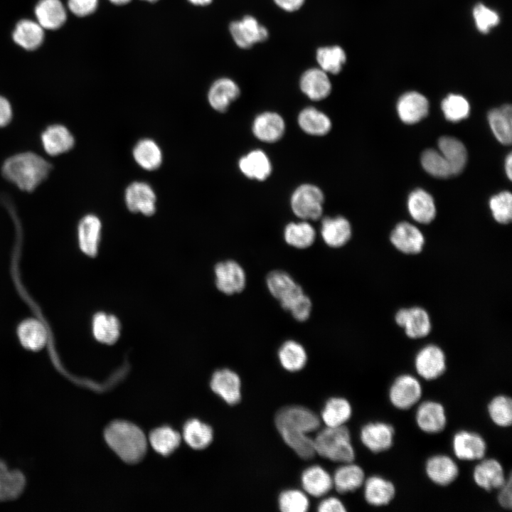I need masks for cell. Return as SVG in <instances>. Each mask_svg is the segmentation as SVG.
I'll list each match as a JSON object with an SVG mask.
<instances>
[{
    "label": "cell",
    "mask_w": 512,
    "mask_h": 512,
    "mask_svg": "<svg viewBox=\"0 0 512 512\" xmlns=\"http://www.w3.org/2000/svg\"><path fill=\"white\" fill-rule=\"evenodd\" d=\"M421 163L424 169L433 176L447 178L453 175L449 163L440 151L425 150L422 154Z\"/></svg>",
    "instance_id": "c3c4849f"
},
{
    "label": "cell",
    "mask_w": 512,
    "mask_h": 512,
    "mask_svg": "<svg viewBox=\"0 0 512 512\" xmlns=\"http://www.w3.org/2000/svg\"><path fill=\"white\" fill-rule=\"evenodd\" d=\"M498 494V502L505 509H511L512 506V481L509 474L506 482L500 487Z\"/></svg>",
    "instance_id": "9f6ffc18"
},
{
    "label": "cell",
    "mask_w": 512,
    "mask_h": 512,
    "mask_svg": "<svg viewBox=\"0 0 512 512\" xmlns=\"http://www.w3.org/2000/svg\"><path fill=\"white\" fill-rule=\"evenodd\" d=\"M102 223L93 214L85 215L78 227L79 247L82 252L90 257L97 255L100 240Z\"/></svg>",
    "instance_id": "603a6c76"
},
{
    "label": "cell",
    "mask_w": 512,
    "mask_h": 512,
    "mask_svg": "<svg viewBox=\"0 0 512 512\" xmlns=\"http://www.w3.org/2000/svg\"><path fill=\"white\" fill-rule=\"evenodd\" d=\"M305 0H274L281 9L287 11H295L300 9Z\"/></svg>",
    "instance_id": "91938a15"
},
{
    "label": "cell",
    "mask_w": 512,
    "mask_h": 512,
    "mask_svg": "<svg viewBox=\"0 0 512 512\" xmlns=\"http://www.w3.org/2000/svg\"><path fill=\"white\" fill-rule=\"evenodd\" d=\"M183 437L191 448L203 449L211 443L213 430L209 425L197 420H191L184 425Z\"/></svg>",
    "instance_id": "ee69618b"
},
{
    "label": "cell",
    "mask_w": 512,
    "mask_h": 512,
    "mask_svg": "<svg viewBox=\"0 0 512 512\" xmlns=\"http://www.w3.org/2000/svg\"><path fill=\"white\" fill-rule=\"evenodd\" d=\"M41 142L44 150L51 156L69 151L75 144L73 134L61 124H53L47 127L41 134Z\"/></svg>",
    "instance_id": "f1b7e54d"
},
{
    "label": "cell",
    "mask_w": 512,
    "mask_h": 512,
    "mask_svg": "<svg viewBox=\"0 0 512 512\" xmlns=\"http://www.w3.org/2000/svg\"><path fill=\"white\" fill-rule=\"evenodd\" d=\"M473 15L478 29L483 33L488 32L490 28L496 26L499 21L498 16L496 12L481 4L474 8Z\"/></svg>",
    "instance_id": "f5cc1de1"
},
{
    "label": "cell",
    "mask_w": 512,
    "mask_h": 512,
    "mask_svg": "<svg viewBox=\"0 0 512 512\" xmlns=\"http://www.w3.org/2000/svg\"><path fill=\"white\" fill-rule=\"evenodd\" d=\"M333 484L338 492L345 494L359 489L365 481L363 469L352 462L344 463L338 467L334 475Z\"/></svg>",
    "instance_id": "1f68e13d"
},
{
    "label": "cell",
    "mask_w": 512,
    "mask_h": 512,
    "mask_svg": "<svg viewBox=\"0 0 512 512\" xmlns=\"http://www.w3.org/2000/svg\"><path fill=\"white\" fill-rule=\"evenodd\" d=\"M144 1H148V2H151V3H154V2L157 1L158 0H144Z\"/></svg>",
    "instance_id": "e7e4bbea"
},
{
    "label": "cell",
    "mask_w": 512,
    "mask_h": 512,
    "mask_svg": "<svg viewBox=\"0 0 512 512\" xmlns=\"http://www.w3.org/2000/svg\"><path fill=\"white\" fill-rule=\"evenodd\" d=\"M489 207L494 219L506 224L512 218V196L509 191H502L491 198Z\"/></svg>",
    "instance_id": "f907efd6"
},
{
    "label": "cell",
    "mask_w": 512,
    "mask_h": 512,
    "mask_svg": "<svg viewBox=\"0 0 512 512\" xmlns=\"http://www.w3.org/2000/svg\"><path fill=\"white\" fill-rule=\"evenodd\" d=\"M136 163L146 171L157 169L163 160L162 151L158 144L151 139L138 141L132 151Z\"/></svg>",
    "instance_id": "e575fe53"
},
{
    "label": "cell",
    "mask_w": 512,
    "mask_h": 512,
    "mask_svg": "<svg viewBox=\"0 0 512 512\" xmlns=\"http://www.w3.org/2000/svg\"><path fill=\"white\" fill-rule=\"evenodd\" d=\"M25 478L17 470H10L0 460V501H7L17 498L25 486Z\"/></svg>",
    "instance_id": "60d3db41"
},
{
    "label": "cell",
    "mask_w": 512,
    "mask_h": 512,
    "mask_svg": "<svg viewBox=\"0 0 512 512\" xmlns=\"http://www.w3.org/2000/svg\"><path fill=\"white\" fill-rule=\"evenodd\" d=\"M312 304L305 294L292 306L289 311L299 321L307 320L311 314Z\"/></svg>",
    "instance_id": "11a10c76"
},
{
    "label": "cell",
    "mask_w": 512,
    "mask_h": 512,
    "mask_svg": "<svg viewBox=\"0 0 512 512\" xmlns=\"http://www.w3.org/2000/svg\"><path fill=\"white\" fill-rule=\"evenodd\" d=\"M46 30L34 19L22 18L16 21L11 38L19 48L26 51L38 49L43 43Z\"/></svg>",
    "instance_id": "9a60e30c"
},
{
    "label": "cell",
    "mask_w": 512,
    "mask_h": 512,
    "mask_svg": "<svg viewBox=\"0 0 512 512\" xmlns=\"http://www.w3.org/2000/svg\"><path fill=\"white\" fill-rule=\"evenodd\" d=\"M309 506L306 494L297 489H288L279 496V506L284 512H305Z\"/></svg>",
    "instance_id": "816d5d0a"
},
{
    "label": "cell",
    "mask_w": 512,
    "mask_h": 512,
    "mask_svg": "<svg viewBox=\"0 0 512 512\" xmlns=\"http://www.w3.org/2000/svg\"><path fill=\"white\" fill-rule=\"evenodd\" d=\"M415 367L417 374L426 380L440 377L446 370V358L443 351L435 345H427L416 355Z\"/></svg>",
    "instance_id": "30bf717a"
},
{
    "label": "cell",
    "mask_w": 512,
    "mask_h": 512,
    "mask_svg": "<svg viewBox=\"0 0 512 512\" xmlns=\"http://www.w3.org/2000/svg\"><path fill=\"white\" fill-rule=\"evenodd\" d=\"M351 233L350 223L342 216L326 217L321 221V238L331 247L338 248L346 245L350 240Z\"/></svg>",
    "instance_id": "d4e9b609"
},
{
    "label": "cell",
    "mask_w": 512,
    "mask_h": 512,
    "mask_svg": "<svg viewBox=\"0 0 512 512\" xmlns=\"http://www.w3.org/2000/svg\"><path fill=\"white\" fill-rule=\"evenodd\" d=\"M278 357L282 366L290 372L302 370L307 361L304 348L293 340H288L282 343L278 351Z\"/></svg>",
    "instance_id": "ab89813d"
},
{
    "label": "cell",
    "mask_w": 512,
    "mask_h": 512,
    "mask_svg": "<svg viewBox=\"0 0 512 512\" xmlns=\"http://www.w3.org/2000/svg\"><path fill=\"white\" fill-rule=\"evenodd\" d=\"M181 435L169 427L154 430L149 434V441L152 448L163 456L174 452L181 443Z\"/></svg>",
    "instance_id": "f6af8a7d"
},
{
    "label": "cell",
    "mask_w": 512,
    "mask_h": 512,
    "mask_svg": "<svg viewBox=\"0 0 512 512\" xmlns=\"http://www.w3.org/2000/svg\"><path fill=\"white\" fill-rule=\"evenodd\" d=\"M100 0H66L65 6L69 13L78 18L92 16L97 11Z\"/></svg>",
    "instance_id": "db71d44e"
},
{
    "label": "cell",
    "mask_w": 512,
    "mask_h": 512,
    "mask_svg": "<svg viewBox=\"0 0 512 512\" xmlns=\"http://www.w3.org/2000/svg\"><path fill=\"white\" fill-rule=\"evenodd\" d=\"M487 410L491 421L497 426L506 427L512 423V400L510 397L498 395L489 402Z\"/></svg>",
    "instance_id": "7dc6e473"
},
{
    "label": "cell",
    "mask_w": 512,
    "mask_h": 512,
    "mask_svg": "<svg viewBox=\"0 0 512 512\" xmlns=\"http://www.w3.org/2000/svg\"><path fill=\"white\" fill-rule=\"evenodd\" d=\"M302 484L306 493L315 497L326 494L334 485L330 474L317 465L311 466L303 471Z\"/></svg>",
    "instance_id": "836d02e7"
},
{
    "label": "cell",
    "mask_w": 512,
    "mask_h": 512,
    "mask_svg": "<svg viewBox=\"0 0 512 512\" xmlns=\"http://www.w3.org/2000/svg\"><path fill=\"white\" fill-rule=\"evenodd\" d=\"M429 103L427 98L417 92L403 94L397 103L400 119L405 124H415L425 117L428 113Z\"/></svg>",
    "instance_id": "7402d4cb"
},
{
    "label": "cell",
    "mask_w": 512,
    "mask_h": 512,
    "mask_svg": "<svg viewBox=\"0 0 512 512\" xmlns=\"http://www.w3.org/2000/svg\"><path fill=\"white\" fill-rule=\"evenodd\" d=\"M317 510L319 512H344L346 511L342 502L335 497L324 499L319 504Z\"/></svg>",
    "instance_id": "6f0895ef"
},
{
    "label": "cell",
    "mask_w": 512,
    "mask_h": 512,
    "mask_svg": "<svg viewBox=\"0 0 512 512\" xmlns=\"http://www.w3.org/2000/svg\"><path fill=\"white\" fill-rule=\"evenodd\" d=\"M505 171L506 174L507 175V177L511 180L512 176V156L511 153H510L506 158L505 161Z\"/></svg>",
    "instance_id": "94428289"
},
{
    "label": "cell",
    "mask_w": 512,
    "mask_h": 512,
    "mask_svg": "<svg viewBox=\"0 0 512 512\" xmlns=\"http://www.w3.org/2000/svg\"><path fill=\"white\" fill-rule=\"evenodd\" d=\"M298 123L304 132L315 136L325 135L331 128L329 117L314 107L304 109L298 116Z\"/></svg>",
    "instance_id": "f35d334b"
},
{
    "label": "cell",
    "mask_w": 512,
    "mask_h": 512,
    "mask_svg": "<svg viewBox=\"0 0 512 512\" xmlns=\"http://www.w3.org/2000/svg\"><path fill=\"white\" fill-rule=\"evenodd\" d=\"M111 3L115 5L121 6L128 4L131 0H109Z\"/></svg>",
    "instance_id": "be15d7a7"
},
{
    "label": "cell",
    "mask_w": 512,
    "mask_h": 512,
    "mask_svg": "<svg viewBox=\"0 0 512 512\" xmlns=\"http://www.w3.org/2000/svg\"><path fill=\"white\" fill-rule=\"evenodd\" d=\"M363 484L365 499L373 506L389 504L396 494L394 484L380 476H371L365 479Z\"/></svg>",
    "instance_id": "83f0119b"
},
{
    "label": "cell",
    "mask_w": 512,
    "mask_h": 512,
    "mask_svg": "<svg viewBox=\"0 0 512 512\" xmlns=\"http://www.w3.org/2000/svg\"><path fill=\"white\" fill-rule=\"evenodd\" d=\"M441 108L445 118L454 122L466 118L470 110L466 99L455 94H450L445 97L442 102Z\"/></svg>",
    "instance_id": "681fc988"
},
{
    "label": "cell",
    "mask_w": 512,
    "mask_h": 512,
    "mask_svg": "<svg viewBox=\"0 0 512 512\" xmlns=\"http://www.w3.org/2000/svg\"><path fill=\"white\" fill-rule=\"evenodd\" d=\"M92 330L97 341L113 344L120 336L121 324L114 315L98 312L92 318Z\"/></svg>",
    "instance_id": "d6a6232c"
},
{
    "label": "cell",
    "mask_w": 512,
    "mask_h": 512,
    "mask_svg": "<svg viewBox=\"0 0 512 512\" xmlns=\"http://www.w3.org/2000/svg\"><path fill=\"white\" fill-rule=\"evenodd\" d=\"M301 90L312 100H321L329 96L331 83L327 73L319 68H310L302 75Z\"/></svg>",
    "instance_id": "4316f807"
},
{
    "label": "cell",
    "mask_w": 512,
    "mask_h": 512,
    "mask_svg": "<svg viewBox=\"0 0 512 512\" xmlns=\"http://www.w3.org/2000/svg\"><path fill=\"white\" fill-rule=\"evenodd\" d=\"M285 242L290 246L298 249H305L311 246L316 239V231L307 221L289 223L284 230Z\"/></svg>",
    "instance_id": "b9f144b4"
},
{
    "label": "cell",
    "mask_w": 512,
    "mask_h": 512,
    "mask_svg": "<svg viewBox=\"0 0 512 512\" xmlns=\"http://www.w3.org/2000/svg\"><path fill=\"white\" fill-rule=\"evenodd\" d=\"M124 201L131 212L149 216L156 211V193L146 182L134 181L130 183L125 190Z\"/></svg>",
    "instance_id": "8fae6325"
},
{
    "label": "cell",
    "mask_w": 512,
    "mask_h": 512,
    "mask_svg": "<svg viewBox=\"0 0 512 512\" xmlns=\"http://www.w3.org/2000/svg\"><path fill=\"white\" fill-rule=\"evenodd\" d=\"M235 43L241 48H250L255 43L268 38L267 29L252 16H245L240 21H233L229 26Z\"/></svg>",
    "instance_id": "9c48e42d"
},
{
    "label": "cell",
    "mask_w": 512,
    "mask_h": 512,
    "mask_svg": "<svg viewBox=\"0 0 512 512\" xmlns=\"http://www.w3.org/2000/svg\"><path fill=\"white\" fill-rule=\"evenodd\" d=\"M324 196L321 190L312 184L299 186L291 198V207L294 213L303 220L319 219L323 212Z\"/></svg>",
    "instance_id": "5b68a950"
},
{
    "label": "cell",
    "mask_w": 512,
    "mask_h": 512,
    "mask_svg": "<svg viewBox=\"0 0 512 512\" xmlns=\"http://www.w3.org/2000/svg\"><path fill=\"white\" fill-rule=\"evenodd\" d=\"M415 421L422 432L428 434L439 433L444 430L447 422L445 409L437 401H424L417 408Z\"/></svg>",
    "instance_id": "2e32d148"
},
{
    "label": "cell",
    "mask_w": 512,
    "mask_h": 512,
    "mask_svg": "<svg viewBox=\"0 0 512 512\" xmlns=\"http://www.w3.org/2000/svg\"><path fill=\"white\" fill-rule=\"evenodd\" d=\"M240 92L238 85L233 80L221 78L210 87L208 100L213 109L223 112L239 97Z\"/></svg>",
    "instance_id": "484cf974"
},
{
    "label": "cell",
    "mask_w": 512,
    "mask_h": 512,
    "mask_svg": "<svg viewBox=\"0 0 512 512\" xmlns=\"http://www.w3.org/2000/svg\"><path fill=\"white\" fill-rule=\"evenodd\" d=\"M396 323L404 328L411 338H420L429 334L431 323L427 311L420 307L402 309L395 315Z\"/></svg>",
    "instance_id": "e0dca14e"
},
{
    "label": "cell",
    "mask_w": 512,
    "mask_h": 512,
    "mask_svg": "<svg viewBox=\"0 0 512 512\" xmlns=\"http://www.w3.org/2000/svg\"><path fill=\"white\" fill-rule=\"evenodd\" d=\"M407 208L411 217L420 223H430L436 215L433 198L427 192L420 188L413 191L409 195Z\"/></svg>",
    "instance_id": "f546056e"
},
{
    "label": "cell",
    "mask_w": 512,
    "mask_h": 512,
    "mask_svg": "<svg viewBox=\"0 0 512 512\" xmlns=\"http://www.w3.org/2000/svg\"><path fill=\"white\" fill-rule=\"evenodd\" d=\"M275 425L286 444L304 459L316 454L314 439L307 434L320 426V419L311 410L302 406H287L277 412Z\"/></svg>",
    "instance_id": "6da1fadb"
},
{
    "label": "cell",
    "mask_w": 512,
    "mask_h": 512,
    "mask_svg": "<svg viewBox=\"0 0 512 512\" xmlns=\"http://www.w3.org/2000/svg\"><path fill=\"white\" fill-rule=\"evenodd\" d=\"M18 339L23 347L31 351H38L46 344L47 331L41 322L35 319L22 321L17 330Z\"/></svg>",
    "instance_id": "d590c367"
},
{
    "label": "cell",
    "mask_w": 512,
    "mask_h": 512,
    "mask_svg": "<svg viewBox=\"0 0 512 512\" xmlns=\"http://www.w3.org/2000/svg\"><path fill=\"white\" fill-rule=\"evenodd\" d=\"M390 240L398 250L408 255L420 252L425 243L421 231L407 222L398 223L392 231Z\"/></svg>",
    "instance_id": "ffe728a7"
},
{
    "label": "cell",
    "mask_w": 512,
    "mask_h": 512,
    "mask_svg": "<svg viewBox=\"0 0 512 512\" xmlns=\"http://www.w3.org/2000/svg\"><path fill=\"white\" fill-rule=\"evenodd\" d=\"M33 15L34 19L46 31H55L65 24L68 11L62 0H38Z\"/></svg>",
    "instance_id": "4fadbf2b"
},
{
    "label": "cell",
    "mask_w": 512,
    "mask_h": 512,
    "mask_svg": "<svg viewBox=\"0 0 512 512\" xmlns=\"http://www.w3.org/2000/svg\"><path fill=\"white\" fill-rule=\"evenodd\" d=\"M104 434L110 447L127 463H137L146 454V436L138 427L130 422L114 421L107 427Z\"/></svg>",
    "instance_id": "3957f363"
},
{
    "label": "cell",
    "mask_w": 512,
    "mask_h": 512,
    "mask_svg": "<svg viewBox=\"0 0 512 512\" xmlns=\"http://www.w3.org/2000/svg\"><path fill=\"white\" fill-rule=\"evenodd\" d=\"M215 284L225 294L242 292L246 284V274L242 266L234 260L218 262L214 268Z\"/></svg>",
    "instance_id": "ba28073f"
},
{
    "label": "cell",
    "mask_w": 512,
    "mask_h": 512,
    "mask_svg": "<svg viewBox=\"0 0 512 512\" xmlns=\"http://www.w3.org/2000/svg\"><path fill=\"white\" fill-rule=\"evenodd\" d=\"M488 120L496 138L503 144L511 143L512 109L510 105L489 111Z\"/></svg>",
    "instance_id": "8d00e7d4"
},
{
    "label": "cell",
    "mask_w": 512,
    "mask_h": 512,
    "mask_svg": "<svg viewBox=\"0 0 512 512\" xmlns=\"http://www.w3.org/2000/svg\"><path fill=\"white\" fill-rule=\"evenodd\" d=\"M285 124L277 113L266 112L257 115L252 124V132L255 137L265 142L278 141L284 134Z\"/></svg>",
    "instance_id": "cb8c5ba5"
},
{
    "label": "cell",
    "mask_w": 512,
    "mask_h": 512,
    "mask_svg": "<svg viewBox=\"0 0 512 512\" xmlns=\"http://www.w3.org/2000/svg\"><path fill=\"white\" fill-rule=\"evenodd\" d=\"M213 391L228 404L235 405L241 398V383L237 373L229 369L215 371L210 380Z\"/></svg>",
    "instance_id": "44dd1931"
},
{
    "label": "cell",
    "mask_w": 512,
    "mask_h": 512,
    "mask_svg": "<svg viewBox=\"0 0 512 512\" xmlns=\"http://www.w3.org/2000/svg\"><path fill=\"white\" fill-rule=\"evenodd\" d=\"M439 149L449 163L453 175L459 174L464 169L467 153L462 142L452 137H442L438 142Z\"/></svg>",
    "instance_id": "74e56055"
},
{
    "label": "cell",
    "mask_w": 512,
    "mask_h": 512,
    "mask_svg": "<svg viewBox=\"0 0 512 512\" xmlns=\"http://www.w3.org/2000/svg\"><path fill=\"white\" fill-rule=\"evenodd\" d=\"M316 58L320 68L331 74L340 73L346 60L344 50L338 46L318 48Z\"/></svg>",
    "instance_id": "bcb514c9"
},
{
    "label": "cell",
    "mask_w": 512,
    "mask_h": 512,
    "mask_svg": "<svg viewBox=\"0 0 512 512\" xmlns=\"http://www.w3.org/2000/svg\"><path fill=\"white\" fill-rule=\"evenodd\" d=\"M266 283L271 294L287 311H289L304 294L302 287L293 277L282 270L270 272L267 276Z\"/></svg>",
    "instance_id": "8992f818"
},
{
    "label": "cell",
    "mask_w": 512,
    "mask_h": 512,
    "mask_svg": "<svg viewBox=\"0 0 512 512\" xmlns=\"http://www.w3.org/2000/svg\"><path fill=\"white\" fill-rule=\"evenodd\" d=\"M452 450L460 460L474 461L483 459L486 452V443L479 434L460 430L452 438Z\"/></svg>",
    "instance_id": "7c38bea8"
},
{
    "label": "cell",
    "mask_w": 512,
    "mask_h": 512,
    "mask_svg": "<svg viewBox=\"0 0 512 512\" xmlns=\"http://www.w3.org/2000/svg\"><path fill=\"white\" fill-rule=\"evenodd\" d=\"M393 427L384 422H369L361 430L360 438L363 444L373 453L389 449L394 440Z\"/></svg>",
    "instance_id": "5bb4252c"
},
{
    "label": "cell",
    "mask_w": 512,
    "mask_h": 512,
    "mask_svg": "<svg viewBox=\"0 0 512 512\" xmlns=\"http://www.w3.org/2000/svg\"><path fill=\"white\" fill-rule=\"evenodd\" d=\"M239 168L241 172L251 179L265 180L272 172L268 156L261 150H253L240 158Z\"/></svg>",
    "instance_id": "4dcf8cb0"
},
{
    "label": "cell",
    "mask_w": 512,
    "mask_h": 512,
    "mask_svg": "<svg viewBox=\"0 0 512 512\" xmlns=\"http://www.w3.org/2000/svg\"><path fill=\"white\" fill-rule=\"evenodd\" d=\"M422 395V387L419 380L410 374L398 376L392 383L388 391L390 403L397 409L405 410L415 405Z\"/></svg>",
    "instance_id": "52a82bcc"
},
{
    "label": "cell",
    "mask_w": 512,
    "mask_h": 512,
    "mask_svg": "<svg viewBox=\"0 0 512 512\" xmlns=\"http://www.w3.org/2000/svg\"><path fill=\"white\" fill-rule=\"evenodd\" d=\"M473 479L480 488L490 491L498 489L506 482L507 477L501 464L490 458L481 459L473 471Z\"/></svg>",
    "instance_id": "d6986e66"
},
{
    "label": "cell",
    "mask_w": 512,
    "mask_h": 512,
    "mask_svg": "<svg viewBox=\"0 0 512 512\" xmlns=\"http://www.w3.org/2000/svg\"><path fill=\"white\" fill-rule=\"evenodd\" d=\"M425 472L432 482L445 486L457 479L459 470L452 458L446 454H436L427 460Z\"/></svg>",
    "instance_id": "ac0fdd59"
},
{
    "label": "cell",
    "mask_w": 512,
    "mask_h": 512,
    "mask_svg": "<svg viewBox=\"0 0 512 512\" xmlns=\"http://www.w3.org/2000/svg\"><path fill=\"white\" fill-rule=\"evenodd\" d=\"M190 3L196 6H207L210 4L212 0H188Z\"/></svg>",
    "instance_id": "6125c7cd"
},
{
    "label": "cell",
    "mask_w": 512,
    "mask_h": 512,
    "mask_svg": "<svg viewBox=\"0 0 512 512\" xmlns=\"http://www.w3.org/2000/svg\"><path fill=\"white\" fill-rule=\"evenodd\" d=\"M351 415L352 408L346 399L332 398L326 402L321 416L326 427H338L343 425Z\"/></svg>",
    "instance_id": "7bdbcfd3"
},
{
    "label": "cell",
    "mask_w": 512,
    "mask_h": 512,
    "mask_svg": "<svg viewBox=\"0 0 512 512\" xmlns=\"http://www.w3.org/2000/svg\"><path fill=\"white\" fill-rule=\"evenodd\" d=\"M11 117V105L8 99L0 94V127L7 125Z\"/></svg>",
    "instance_id": "680465c9"
},
{
    "label": "cell",
    "mask_w": 512,
    "mask_h": 512,
    "mask_svg": "<svg viewBox=\"0 0 512 512\" xmlns=\"http://www.w3.org/2000/svg\"><path fill=\"white\" fill-rule=\"evenodd\" d=\"M316 454L334 462L348 463L355 458L348 429L343 425L326 427L314 439Z\"/></svg>",
    "instance_id": "277c9868"
},
{
    "label": "cell",
    "mask_w": 512,
    "mask_h": 512,
    "mask_svg": "<svg viewBox=\"0 0 512 512\" xmlns=\"http://www.w3.org/2000/svg\"><path fill=\"white\" fill-rule=\"evenodd\" d=\"M51 165L33 152L15 154L7 159L2 166L4 176L25 191H34L48 176Z\"/></svg>",
    "instance_id": "7a4b0ae2"
}]
</instances>
